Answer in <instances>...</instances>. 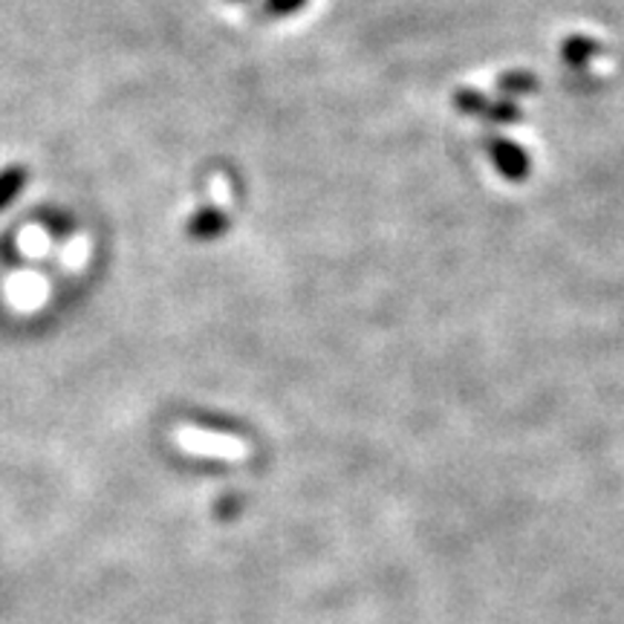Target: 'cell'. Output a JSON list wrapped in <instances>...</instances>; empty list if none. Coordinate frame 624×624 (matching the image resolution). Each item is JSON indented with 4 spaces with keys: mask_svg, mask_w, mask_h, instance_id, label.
<instances>
[{
    "mask_svg": "<svg viewBox=\"0 0 624 624\" xmlns=\"http://www.w3.org/2000/svg\"><path fill=\"white\" fill-rule=\"evenodd\" d=\"M494 162H498V168L507 176L526 174V156H523V151L521 147L507 145V142H498V145H494Z\"/></svg>",
    "mask_w": 624,
    "mask_h": 624,
    "instance_id": "cell-1",
    "label": "cell"
},
{
    "mask_svg": "<svg viewBox=\"0 0 624 624\" xmlns=\"http://www.w3.org/2000/svg\"><path fill=\"white\" fill-rule=\"evenodd\" d=\"M23 183H27V171L21 165H9L0 171V212L23 192Z\"/></svg>",
    "mask_w": 624,
    "mask_h": 624,
    "instance_id": "cell-2",
    "label": "cell"
},
{
    "mask_svg": "<svg viewBox=\"0 0 624 624\" xmlns=\"http://www.w3.org/2000/svg\"><path fill=\"white\" fill-rule=\"evenodd\" d=\"M223 226H226V221H223L221 212H214V208H203V212H200L197 217L192 221V235L217 237L223 232Z\"/></svg>",
    "mask_w": 624,
    "mask_h": 624,
    "instance_id": "cell-3",
    "label": "cell"
},
{
    "mask_svg": "<svg viewBox=\"0 0 624 624\" xmlns=\"http://www.w3.org/2000/svg\"><path fill=\"white\" fill-rule=\"evenodd\" d=\"M304 0H269V9L273 12H293V9L301 7Z\"/></svg>",
    "mask_w": 624,
    "mask_h": 624,
    "instance_id": "cell-4",
    "label": "cell"
}]
</instances>
